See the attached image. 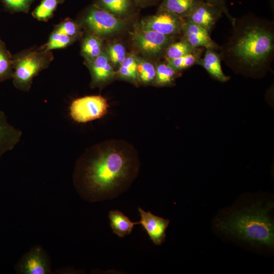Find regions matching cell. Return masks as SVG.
Masks as SVG:
<instances>
[{"label":"cell","mask_w":274,"mask_h":274,"mask_svg":"<svg viewBox=\"0 0 274 274\" xmlns=\"http://www.w3.org/2000/svg\"><path fill=\"white\" fill-rule=\"evenodd\" d=\"M140 163L131 145L119 140L93 145L77 161L74 187L89 202L110 199L125 191L137 176Z\"/></svg>","instance_id":"obj_1"},{"label":"cell","mask_w":274,"mask_h":274,"mask_svg":"<svg viewBox=\"0 0 274 274\" xmlns=\"http://www.w3.org/2000/svg\"><path fill=\"white\" fill-rule=\"evenodd\" d=\"M235 27L225 53L236 67L250 72L268 65L274 49L272 27L260 19H250Z\"/></svg>","instance_id":"obj_2"},{"label":"cell","mask_w":274,"mask_h":274,"mask_svg":"<svg viewBox=\"0 0 274 274\" xmlns=\"http://www.w3.org/2000/svg\"><path fill=\"white\" fill-rule=\"evenodd\" d=\"M271 203L262 206L259 202L252 205L220 221L218 228L252 244L272 247L274 242L273 223L268 213Z\"/></svg>","instance_id":"obj_3"},{"label":"cell","mask_w":274,"mask_h":274,"mask_svg":"<svg viewBox=\"0 0 274 274\" xmlns=\"http://www.w3.org/2000/svg\"><path fill=\"white\" fill-rule=\"evenodd\" d=\"M12 82L17 89L28 91L35 77L47 68L54 59L52 51L32 48L13 55Z\"/></svg>","instance_id":"obj_4"},{"label":"cell","mask_w":274,"mask_h":274,"mask_svg":"<svg viewBox=\"0 0 274 274\" xmlns=\"http://www.w3.org/2000/svg\"><path fill=\"white\" fill-rule=\"evenodd\" d=\"M81 23L90 33L98 37L113 34L124 27V22L109 11L93 4L83 14Z\"/></svg>","instance_id":"obj_5"},{"label":"cell","mask_w":274,"mask_h":274,"mask_svg":"<svg viewBox=\"0 0 274 274\" xmlns=\"http://www.w3.org/2000/svg\"><path fill=\"white\" fill-rule=\"evenodd\" d=\"M108 107L104 97L87 95L73 100L69 107V114L74 121L84 123L102 117L107 113Z\"/></svg>","instance_id":"obj_6"},{"label":"cell","mask_w":274,"mask_h":274,"mask_svg":"<svg viewBox=\"0 0 274 274\" xmlns=\"http://www.w3.org/2000/svg\"><path fill=\"white\" fill-rule=\"evenodd\" d=\"M14 269L19 274L51 273V259L42 246L36 245L21 256Z\"/></svg>","instance_id":"obj_7"},{"label":"cell","mask_w":274,"mask_h":274,"mask_svg":"<svg viewBox=\"0 0 274 274\" xmlns=\"http://www.w3.org/2000/svg\"><path fill=\"white\" fill-rule=\"evenodd\" d=\"M184 18L166 10L159 9L156 15L143 19L141 29L151 30L160 33L173 36L182 32Z\"/></svg>","instance_id":"obj_8"},{"label":"cell","mask_w":274,"mask_h":274,"mask_svg":"<svg viewBox=\"0 0 274 274\" xmlns=\"http://www.w3.org/2000/svg\"><path fill=\"white\" fill-rule=\"evenodd\" d=\"M173 36H166L151 30L136 32L133 41L143 52L150 55H158L170 44Z\"/></svg>","instance_id":"obj_9"},{"label":"cell","mask_w":274,"mask_h":274,"mask_svg":"<svg viewBox=\"0 0 274 274\" xmlns=\"http://www.w3.org/2000/svg\"><path fill=\"white\" fill-rule=\"evenodd\" d=\"M222 13L218 7L198 0L185 18L205 28L211 33Z\"/></svg>","instance_id":"obj_10"},{"label":"cell","mask_w":274,"mask_h":274,"mask_svg":"<svg viewBox=\"0 0 274 274\" xmlns=\"http://www.w3.org/2000/svg\"><path fill=\"white\" fill-rule=\"evenodd\" d=\"M138 210L141 217L138 224L143 226L155 245H162L165 239L166 230L169 220L155 216L150 211L146 212L141 208Z\"/></svg>","instance_id":"obj_11"},{"label":"cell","mask_w":274,"mask_h":274,"mask_svg":"<svg viewBox=\"0 0 274 274\" xmlns=\"http://www.w3.org/2000/svg\"><path fill=\"white\" fill-rule=\"evenodd\" d=\"M85 60L91 73L92 87L104 85L114 77L115 72L109 61L106 50H102L101 53L92 60Z\"/></svg>","instance_id":"obj_12"},{"label":"cell","mask_w":274,"mask_h":274,"mask_svg":"<svg viewBox=\"0 0 274 274\" xmlns=\"http://www.w3.org/2000/svg\"><path fill=\"white\" fill-rule=\"evenodd\" d=\"M182 32L183 38L194 48L215 49L217 47L207 29L185 18Z\"/></svg>","instance_id":"obj_13"},{"label":"cell","mask_w":274,"mask_h":274,"mask_svg":"<svg viewBox=\"0 0 274 274\" xmlns=\"http://www.w3.org/2000/svg\"><path fill=\"white\" fill-rule=\"evenodd\" d=\"M21 136V131L10 123L0 109V159L18 144Z\"/></svg>","instance_id":"obj_14"},{"label":"cell","mask_w":274,"mask_h":274,"mask_svg":"<svg viewBox=\"0 0 274 274\" xmlns=\"http://www.w3.org/2000/svg\"><path fill=\"white\" fill-rule=\"evenodd\" d=\"M221 59V55L214 49L207 48L198 64L203 66L214 79L224 82L227 81L229 77L226 76L222 70Z\"/></svg>","instance_id":"obj_15"},{"label":"cell","mask_w":274,"mask_h":274,"mask_svg":"<svg viewBox=\"0 0 274 274\" xmlns=\"http://www.w3.org/2000/svg\"><path fill=\"white\" fill-rule=\"evenodd\" d=\"M108 217L110 221V226L113 232L120 237L130 234L134 225L138 222H133L130 219L119 210H111Z\"/></svg>","instance_id":"obj_16"},{"label":"cell","mask_w":274,"mask_h":274,"mask_svg":"<svg viewBox=\"0 0 274 274\" xmlns=\"http://www.w3.org/2000/svg\"><path fill=\"white\" fill-rule=\"evenodd\" d=\"M198 0H163L160 9L185 18Z\"/></svg>","instance_id":"obj_17"},{"label":"cell","mask_w":274,"mask_h":274,"mask_svg":"<svg viewBox=\"0 0 274 274\" xmlns=\"http://www.w3.org/2000/svg\"><path fill=\"white\" fill-rule=\"evenodd\" d=\"M102 51V42L99 37L89 33L82 40L81 53L85 59L92 60Z\"/></svg>","instance_id":"obj_18"},{"label":"cell","mask_w":274,"mask_h":274,"mask_svg":"<svg viewBox=\"0 0 274 274\" xmlns=\"http://www.w3.org/2000/svg\"><path fill=\"white\" fill-rule=\"evenodd\" d=\"M65 0H42L31 13L32 17L40 21L47 22L51 19L58 6Z\"/></svg>","instance_id":"obj_19"},{"label":"cell","mask_w":274,"mask_h":274,"mask_svg":"<svg viewBox=\"0 0 274 274\" xmlns=\"http://www.w3.org/2000/svg\"><path fill=\"white\" fill-rule=\"evenodd\" d=\"M13 73V55L0 39V82L12 79Z\"/></svg>","instance_id":"obj_20"},{"label":"cell","mask_w":274,"mask_h":274,"mask_svg":"<svg viewBox=\"0 0 274 274\" xmlns=\"http://www.w3.org/2000/svg\"><path fill=\"white\" fill-rule=\"evenodd\" d=\"M94 4L116 16L128 14L132 8L131 0H96Z\"/></svg>","instance_id":"obj_21"},{"label":"cell","mask_w":274,"mask_h":274,"mask_svg":"<svg viewBox=\"0 0 274 274\" xmlns=\"http://www.w3.org/2000/svg\"><path fill=\"white\" fill-rule=\"evenodd\" d=\"M75 41V39L53 29L46 43L39 48L44 51H52L55 49L65 48Z\"/></svg>","instance_id":"obj_22"},{"label":"cell","mask_w":274,"mask_h":274,"mask_svg":"<svg viewBox=\"0 0 274 274\" xmlns=\"http://www.w3.org/2000/svg\"><path fill=\"white\" fill-rule=\"evenodd\" d=\"M203 48L187 54L181 57L167 60V64L175 70L178 72L198 64L201 58Z\"/></svg>","instance_id":"obj_23"},{"label":"cell","mask_w":274,"mask_h":274,"mask_svg":"<svg viewBox=\"0 0 274 274\" xmlns=\"http://www.w3.org/2000/svg\"><path fill=\"white\" fill-rule=\"evenodd\" d=\"M137 65L135 56L131 55L126 57L118 69V77L120 79L136 83L138 81Z\"/></svg>","instance_id":"obj_24"},{"label":"cell","mask_w":274,"mask_h":274,"mask_svg":"<svg viewBox=\"0 0 274 274\" xmlns=\"http://www.w3.org/2000/svg\"><path fill=\"white\" fill-rule=\"evenodd\" d=\"M201 48L192 47L184 38L181 41L170 44L165 50L166 60L181 57L187 54L194 52Z\"/></svg>","instance_id":"obj_25"},{"label":"cell","mask_w":274,"mask_h":274,"mask_svg":"<svg viewBox=\"0 0 274 274\" xmlns=\"http://www.w3.org/2000/svg\"><path fill=\"white\" fill-rule=\"evenodd\" d=\"M155 83L159 86L172 84L177 76V71L167 63H159L155 67Z\"/></svg>","instance_id":"obj_26"},{"label":"cell","mask_w":274,"mask_h":274,"mask_svg":"<svg viewBox=\"0 0 274 274\" xmlns=\"http://www.w3.org/2000/svg\"><path fill=\"white\" fill-rule=\"evenodd\" d=\"M137 61V74L138 81L143 84H149L154 81L156 70L151 63L135 56Z\"/></svg>","instance_id":"obj_27"},{"label":"cell","mask_w":274,"mask_h":274,"mask_svg":"<svg viewBox=\"0 0 274 274\" xmlns=\"http://www.w3.org/2000/svg\"><path fill=\"white\" fill-rule=\"evenodd\" d=\"M75 40L81 35L78 23L73 20L66 18L54 26V29Z\"/></svg>","instance_id":"obj_28"},{"label":"cell","mask_w":274,"mask_h":274,"mask_svg":"<svg viewBox=\"0 0 274 274\" xmlns=\"http://www.w3.org/2000/svg\"><path fill=\"white\" fill-rule=\"evenodd\" d=\"M5 10L11 13H28L35 0H1Z\"/></svg>","instance_id":"obj_29"},{"label":"cell","mask_w":274,"mask_h":274,"mask_svg":"<svg viewBox=\"0 0 274 274\" xmlns=\"http://www.w3.org/2000/svg\"><path fill=\"white\" fill-rule=\"evenodd\" d=\"M107 52L109 59L114 65L120 64L126 58L125 49L121 44L116 43L111 45Z\"/></svg>","instance_id":"obj_30"},{"label":"cell","mask_w":274,"mask_h":274,"mask_svg":"<svg viewBox=\"0 0 274 274\" xmlns=\"http://www.w3.org/2000/svg\"><path fill=\"white\" fill-rule=\"evenodd\" d=\"M203 1H205L206 2L209 3L210 4H212L218 8H219L223 12V13H225L228 17L231 20V21L233 22V19H231L229 14L228 12V10L226 7L225 0H202Z\"/></svg>","instance_id":"obj_31"},{"label":"cell","mask_w":274,"mask_h":274,"mask_svg":"<svg viewBox=\"0 0 274 274\" xmlns=\"http://www.w3.org/2000/svg\"><path fill=\"white\" fill-rule=\"evenodd\" d=\"M134 2L139 5H144L146 4L151 3L154 0H133Z\"/></svg>","instance_id":"obj_32"}]
</instances>
